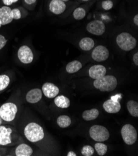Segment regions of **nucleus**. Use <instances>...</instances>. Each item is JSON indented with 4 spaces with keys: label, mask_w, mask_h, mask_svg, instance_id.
<instances>
[{
    "label": "nucleus",
    "mask_w": 138,
    "mask_h": 156,
    "mask_svg": "<svg viewBox=\"0 0 138 156\" xmlns=\"http://www.w3.org/2000/svg\"><path fill=\"white\" fill-rule=\"evenodd\" d=\"M11 9L8 6L0 8V24L2 26L8 24L13 21L11 16Z\"/></svg>",
    "instance_id": "16"
},
{
    "label": "nucleus",
    "mask_w": 138,
    "mask_h": 156,
    "mask_svg": "<svg viewBox=\"0 0 138 156\" xmlns=\"http://www.w3.org/2000/svg\"><path fill=\"white\" fill-rule=\"evenodd\" d=\"M121 134L124 143L127 145H133L137 141V131L136 128L130 124H125L122 127Z\"/></svg>",
    "instance_id": "7"
},
{
    "label": "nucleus",
    "mask_w": 138,
    "mask_h": 156,
    "mask_svg": "<svg viewBox=\"0 0 138 156\" xmlns=\"http://www.w3.org/2000/svg\"><path fill=\"white\" fill-rule=\"evenodd\" d=\"M7 42L8 40L5 38V37L2 34H0V51L6 45Z\"/></svg>",
    "instance_id": "30"
},
{
    "label": "nucleus",
    "mask_w": 138,
    "mask_h": 156,
    "mask_svg": "<svg viewBox=\"0 0 138 156\" xmlns=\"http://www.w3.org/2000/svg\"><path fill=\"white\" fill-rule=\"evenodd\" d=\"M25 3L27 5H32L37 2V0H24Z\"/></svg>",
    "instance_id": "34"
},
{
    "label": "nucleus",
    "mask_w": 138,
    "mask_h": 156,
    "mask_svg": "<svg viewBox=\"0 0 138 156\" xmlns=\"http://www.w3.org/2000/svg\"><path fill=\"white\" fill-rule=\"evenodd\" d=\"M86 30L89 33L95 36L102 35L106 30L104 23L100 20H95L89 23L86 26Z\"/></svg>",
    "instance_id": "9"
},
{
    "label": "nucleus",
    "mask_w": 138,
    "mask_h": 156,
    "mask_svg": "<svg viewBox=\"0 0 138 156\" xmlns=\"http://www.w3.org/2000/svg\"><path fill=\"white\" fill-rule=\"evenodd\" d=\"M103 108L106 112L115 114L118 113L121 110V106L119 101L108 100L103 103Z\"/></svg>",
    "instance_id": "14"
},
{
    "label": "nucleus",
    "mask_w": 138,
    "mask_h": 156,
    "mask_svg": "<svg viewBox=\"0 0 138 156\" xmlns=\"http://www.w3.org/2000/svg\"><path fill=\"white\" fill-rule=\"evenodd\" d=\"M110 55L109 51L103 45H98L92 52V58L96 62H100L105 61L109 58Z\"/></svg>",
    "instance_id": "10"
},
{
    "label": "nucleus",
    "mask_w": 138,
    "mask_h": 156,
    "mask_svg": "<svg viewBox=\"0 0 138 156\" xmlns=\"http://www.w3.org/2000/svg\"><path fill=\"white\" fill-rule=\"evenodd\" d=\"M11 16L13 20H18L22 18V14L19 8H14L11 9Z\"/></svg>",
    "instance_id": "29"
},
{
    "label": "nucleus",
    "mask_w": 138,
    "mask_h": 156,
    "mask_svg": "<svg viewBox=\"0 0 138 156\" xmlns=\"http://www.w3.org/2000/svg\"><path fill=\"white\" fill-rule=\"evenodd\" d=\"M133 62L134 64L137 66H138V52H136L134 55H133Z\"/></svg>",
    "instance_id": "33"
},
{
    "label": "nucleus",
    "mask_w": 138,
    "mask_h": 156,
    "mask_svg": "<svg viewBox=\"0 0 138 156\" xmlns=\"http://www.w3.org/2000/svg\"><path fill=\"white\" fill-rule=\"evenodd\" d=\"M34 53L28 45H22L18 51V57L24 64H29L34 60Z\"/></svg>",
    "instance_id": "8"
},
{
    "label": "nucleus",
    "mask_w": 138,
    "mask_h": 156,
    "mask_svg": "<svg viewBox=\"0 0 138 156\" xmlns=\"http://www.w3.org/2000/svg\"><path fill=\"white\" fill-rule=\"evenodd\" d=\"M67 155L68 156H76L77 155V154H76L75 152H74L73 151H70L68 153Z\"/></svg>",
    "instance_id": "36"
},
{
    "label": "nucleus",
    "mask_w": 138,
    "mask_h": 156,
    "mask_svg": "<svg viewBox=\"0 0 138 156\" xmlns=\"http://www.w3.org/2000/svg\"><path fill=\"white\" fill-rule=\"evenodd\" d=\"M23 133L27 140L33 144H38L45 137L44 129L41 125L35 122H30L25 126Z\"/></svg>",
    "instance_id": "2"
},
{
    "label": "nucleus",
    "mask_w": 138,
    "mask_h": 156,
    "mask_svg": "<svg viewBox=\"0 0 138 156\" xmlns=\"http://www.w3.org/2000/svg\"><path fill=\"white\" fill-rule=\"evenodd\" d=\"M42 91L45 97L48 98H54L59 94V89L55 84L47 82L42 85Z\"/></svg>",
    "instance_id": "11"
},
{
    "label": "nucleus",
    "mask_w": 138,
    "mask_h": 156,
    "mask_svg": "<svg viewBox=\"0 0 138 156\" xmlns=\"http://www.w3.org/2000/svg\"><path fill=\"white\" fill-rule=\"evenodd\" d=\"M3 4L5 6H11V5H12L13 3H17L19 0H2Z\"/></svg>",
    "instance_id": "32"
},
{
    "label": "nucleus",
    "mask_w": 138,
    "mask_h": 156,
    "mask_svg": "<svg viewBox=\"0 0 138 156\" xmlns=\"http://www.w3.org/2000/svg\"><path fill=\"white\" fill-rule=\"evenodd\" d=\"M80 48L84 51H89L93 49L95 46L94 39L90 37H84L80 40L79 43Z\"/></svg>",
    "instance_id": "18"
},
{
    "label": "nucleus",
    "mask_w": 138,
    "mask_h": 156,
    "mask_svg": "<svg viewBox=\"0 0 138 156\" xmlns=\"http://www.w3.org/2000/svg\"><path fill=\"white\" fill-rule=\"evenodd\" d=\"M127 109L130 114L133 117L138 116V103L134 100H130L127 103Z\"/></svg>",
    "instance_id": "23"
},
{
    "label": "nucleus",
    "mask_w": 138,
    "mask_h": 156,
    "mask_svg": "<svg viewBox=\"0 0 138 156\" xmlns=\"http://www.w3.org/2000/svg\"><path fill=\"white\" fill-rule=\"evenodd\" d=\"M8 152H9V149L8 148V147L0 146V156L6 155L8 154Z\"/></svg>",
    "instance_id": "31"
},
{
    "label": "nucleus",
    "mask_w": 138,
    "mask_h": 156,
    "mask_svg": "<svg viewBox=\"0 0 138 156\" xmlns=\"http://www.w3.org/2000/svg\"><path fill=\"white\" fill-rule=\"evenodd\" d=\"M62 1H63L64 2H65V3H66V2H68V1H69V0H62Z\"/></svg>",
    "instance_id": "38"
},
{
    "label": "nucleus",
    "mask_w": 138,
    "mask_h": 156,
    "mask_svg": "<svg viewBox=\"0 0 138 156\" xmlns=\"http://www.w3.org/2000/svg\"><path fill=\"white\" fill-rule=\"evenodd\" d=\"M34 151L29 145L21 143L14 149V155L16 156H30L33 154Z\"/></svg>",
    "instance_id": "17"
},
{
    "label": "nucleus",
    "mask_w": 138,
    "mask_h": 156,
    "mask_svg": "<svg viewBox=\"0 0 138 156\" xmlns=\"http://www.w3.org/2000/svg\"><path fill=\"white\" fill-rule=\"evenodd\" d=\"M2 25L1 24H0V28H1V27H2Z\"/></svg>",
    "instance_id": "40"
},
{
    "label": "nucleus",
    "mask_w": 138,
    "mask_h": 156,
    "mask_svg": "<svg viewBox=\"0 0 138 156\" xmlns=\"http://www.w3.org/2000/svg\"><path fill=\"white\" fill-rule=\"evenodd\" d=\"M66 9V3L62 0H52L49 4V10L56 15L62 14L65 11Z\"/></svg>",
    "instance_id": "13"
},
{
    "label": "nucleus",
    "mask_w": 138,
    "mask_h": 156,
    "mask_svg": "<svg viewBox=\"0 0 138 156\" xmlns=\"http://www.w3.org/2000/svg\"><path fill=\"white\" fill-rule=\"evenodd\" d=\"M8 124V123H6V122H5V121L3 120V119L1 118V116H0V126L2 125V124Z\"/></svg>",
    "instance_id": "37"
},
{
    "label": "nucleus",
    "mask_w": 138,
    "mask_h": 156,
    "mask_svg": "<svg viewBox=\"0 0 138 156\" xmlns=\"http://www.w3.org/2000/svg\"><path fill=\"white\" fill-rule=\"evenodd\" d=\"M116 42L121 50L127 52L134 49L137 45L136 38L126 32L118 34L116 38Z\"/></svg>",
    "instance_id": "5"
},
{
    "label": "nucleus",
    "mask_w": 138,
    "mask_h": 156,
    "mask_svg": "<svg viewBox=\"0 0 138 156\" xmlns=\"http://www.w3.org/2000/svg\"><path fill=\"white\" fill-rule=\"evenodd\" d=\"M54 103L57 107L63 109L69 108L71 104L70 100L64 95L56 96L55 98Z\"/></svg>",
    "instance_id": "19"
},
{
    "label": "nucleus",
    "mask_w": 138,
    "mask_h": 156,
    "mask_svg": "<svg viewBox=\"0 0 138 156\" xmlns=\"http://www.w3.org/2000/svg\"><path fill=\"white\" fill-rule=\"evenodd\" d=\"M18 112V105L12 101L6 102L0 106V116L8 124H11L15 121Z\"/></svg>",
    "instance_id": "3"
},
{
    "label": "nucleus",
    "mask_w": 138,
    "mask_h": 156,
    "mask_svg": "<svg viewBox=\"0 0 138 156\" xmlns=\"http://www.w3.org/2000/svg\"><path fill=\"white\" fill-rule=\"evenodd\" d=\"M106 69L102 65H95L92 66L89 70V75L93 79L96 80L106 75Z\"/></svg>",
    "instance_id": "15"
},
{
    "label": "nucleus",
    "mask_w": 138,
    "mask_h": 156,
    "mask_svg": "<svg viewBox=\"0 0 138 156\" xmlns=\"http://www.w3.org/2000/svg\"><path fill=\"white\" fill-rule=\"evenodd\" d=\"M99 116V111L96 108L90 109V110H86L83 112L82 116L84 120L89 121H93L98 118Z\"/></svg>",
    "instance_id": "20"
},
{
    "label": "nucleus",
    "mask_w": 138,
    "mask_h": 156,
    "mask_svg": "<svg viewBox=\"0 0 138 156\" xmlns=\"http://www.w3.org/2000/svg\"><path fill=\"white\" fill-rule=\"evenodd\" d=\"M43 93L40 88H33L30 90L25 95V100L30 104H35L39 103L42 98Z\"/></svg>",
    "instance_id": "12"
},
{
    "label": "nucleus",
    "mask_w": 138,
    "mask_h": 156,
    "mask_svg": "<svg viewBox=\"0 0 138 156\" xmlns=\"http://www.w3.org/2000/svg\"><path fill=\"white\" fill-rule=\"evenodd\" d=\"M133 22L136 26H138V14H136L133 18Z\"/></svg>",
    "instance_id": "35"
},
{
    "label": "nucleus",
    "mask_w": 138,
    "mask_h": 156,
    "mask_svg": "<svg viewBox=\"0 0 138 156\" xmlns=\"http://www.w3.org/2000/svg\"><path fill=\"white\" fill-rule=\"evenodd\" d=\"M118 85L116 78L113 75H104L94 82V86L102 92L113 91Z\"/></svg>",
    "instance_id": "4"
},
{
    "label": "nucleus",
    "mask_w": 138,
    "mask_h": 156,
    "mask_svg": "<svg viewBox=\"0 0 138 156\" xmlns=\"http://www.w3.org/2000/svg\"><path fill=\"white\" fill-rule=\"evenodd\" d=\"M82 2H89V1H90V0H82Z\"/></svg>",
    "instance_id": "39"
},
{
    "label": "nucleus",
    "mask_w": 138,
    "mask_h": 156,
    "mask_svg": "<svg viewBox=\"0 0 138 156\" xmlns=\"http://www.w3.org/2000/svg\"><path fill=\"white\" fill-rule=\"evenodd\" d=\"M90 137L97 142H104L110 137V133L105 126L96 124L91 126L89 129Z\"/></svg>",
    "instance_id": "6"
},
{
    "label": "nucleus",
    "mask_w": 138,
    "mask_h": 156,
    "mask_svg": "<svg viewBox=\"0 0 138 156\" xmlns=\"http://www.w3.org/2000/svg\"><path fill=\"white\" fill-rule=\"evenodd\" d=\"M95 152L94 147L89 145L84 146L81 149V154L84 156H92Z\"/></svg>",
    "instance_id": "27"
},
{
    "label": "nucleus",
    "mask_w": 138,
    "mask_h": 156,
    "mask_svg": "<svg viewBox=\"0 0 138 156\" xmlns=\"http://www.w3.org/2000/svg\"><path fill=\"white\" fill-rule=\"evenodd\" d=\"M94 149L96 151L99 155L103 156L107 152V151H108V147H107L106 144L102 143V142H97L95 144Z\"/></svg>",
    "instance_id": "26"
},
{
    "label": "nucleus",
    "mask_w": 138,
    "mask_h": 156,
    "mask_svg": "<svg viewBox=\"0 0 138 156\" xmlns=\"http://www.w3.org/2000/svg\"><path fill=\"white\" fill-rule=\"evenodd\" d=\"M24 143V139L16 128L8 124L0 126V146L11 147Z\"/></svg>",
    "instance_id": "1"
},
{
    "label": "nucleus",
    "mask_w": 138,
    "mask_h": 156,
    "mask_svg": "<svg viewBox=\"0 0 138 156\" xmlns=\"http://www.w3.org/2000/svg\"><path fill=\"white\" fill-rule=\"evenodd\" d=\"M72 16L75 20H81L86 17V11L83 8L78 7L74 9L72 13Z\"/></svg>",
    "instance_id": "25"
},
{
    "label": "nucleus",
    "mask_w": 138,
    "mask_h": 156,
    "mask_svg": "<svg viewBox=\"0 0 138 156\" xmlns=\"http://www.w3.org/2000/svg\"><path fill=\"white\" fill-rule=\"evenodd\" d=\"M57 124L61 128H66L71 124V119L67 115L59 116L56 120Z\"/></svg>",
    "instance_id": "22"
},
{
    "label": "nucleus",
    "mask_w": 138,
    "mask_h": 156,
    "mask_svg": "<svg viewBox=\"0 0 138 156\" xmlns=\"http://www.w3.org/2000/svg\"><path fill=\"white\" fill-rule=\"evenodd\" d=\"M102 7L105 11H109L113 7V2L112 0H104L102 3Z\"/></svg>",
    "instance_id": "28"
},
{
    "label": "nucleus",
    "mask_w": 138,
    "mask_h": 156,
    "mask_svg": "<svg viewBox=\"0 0 138 156\" xmlns=\"http://www.w3.org/2000/svg\"><path fill=\"white\" fill-rule=\"evenodd\" d=\"M82 67L81 62L78 60H73L68 63L66 67V70L69 73H74L78 72Z\"/></svg>",
    "instance_id": "21"
},
{
    "label": "nucleus",
    "mask_w": 138,
    "mask_h": 156,
    "mask_svg": "<svg viewBox=\"0 0 138 156\" xmlns=\"http://www.w3.org/2000/svg\"><path fill=\"white\" fill-rule=\"evenodd\" d=\"M11 83V79L6 74L0 75V93L5 90Z\"/></svg>",
    "instance_id": "24"
}]
</instances>
